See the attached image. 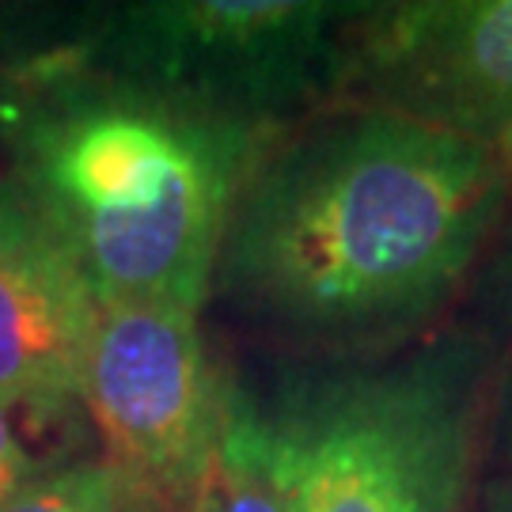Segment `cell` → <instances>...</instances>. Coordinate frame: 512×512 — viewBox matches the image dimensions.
<instances>
[{"instance_id": "obj_1", "label": "cell", "mask_w": 512, "mask_h": 512, "mask_svg": "<svg viewBox=\"0 0 512 512\" xmlns=\"http://www.w3.org/2000/svg\"><path fill=\"white\" fill-rule=\"evenodd\" d=\"M505 160L403 114L353 107L277 137L239 194L217 281L304 342H376L456 293L505 202Z\"/></svg>"}, {"instance_id": "obj_2", "label": "cell", "mask_w": 512, "mask_h": 512, "mask_svg": "<svg viewBox=\"0 0 512 512\" xmlns=\"http://www.w3.org/2000/svg\"><path fill=\"white\" fill-rule=\"evenodd\" d=\"M277 133L110 73H54L19 110L16 190L99 308L198 315L232 209Z\"/></svg>"}, {"instance_id": "obj_3", "label": "cell", "mask_w": 512, "mask_h": 512, "mask_svg": "<svg viewBox=\"0 0 512 512\" xmlns=\"http://www.w3.org/2000/svg\"><path fill=\"white\" fill-rule=\"evenodd\" d=\"M475 414L471 353L429 349L304 380L262 421L293 512H463Z\"/></svg>"}, {"instance_id": "obj_4", "label": "cell", "mask_w": 512, "mask_h": 512, "mask_svg": "<svg viewBox=\"0 0 512 512\" xmlns=\"http://www.w3.org/2000/svg\"><path fill=\"white\" fill-rule=\"evenodd\" d=\"M368 4L152 0L110 16L107 73L228 118L281 122L338 88L346 35Z\"/></svg>"}, {"instance_id": "obj_5", "label": "cell", "mask_w": 512, "mask_h": 512, "mask_svg": "<svg viewBox=\"0 0 512 512\" xmlns=\"http://www.w3.org/2000/svg\"><path fill=\"white\" fill-rule=\"evenodd\" d=\"M232 391L190 311L99 308L80 403L103 437V463L133 501L179 505L202 497Z\"/></svg>"}, {"instance_id": "obj_6", "label": "cell", "mask_w": 512, "mask_h": 512, "mask_svg": "<svg viewBox=\"0 0 512 512\" xmlns=\"http://www.w3.org/2000/svg\"><path fill=\"white\" fill-rule=\"evenodd\" d=\"M338 92L478 141L512 167V0L368 4Z\"/></svg>"}, {"instance_id": "obj_7", "label": "cell", "mask_w": 512, "mask_h": 512, "mask_svg": "<svg viewBox=\"0 0 512 512\" xmlns=\"http://www.w3.org/2000/svg\"><path fill=\"white\" fill-rule=\"evenodd\" d=\"M95 319L76 262L16 186H0V403L35 414L80 403Z\"/></svg>"}, {"instance_id": "obj_8", "label": "cell", "mask_w": 512, "mask_h": 512, "mask_svg": "<svg viewBox=\"0 0 512 512\" xmlns=\"http://www.w3.org/2000/svg\"><path fill=\"white\" fill-rule=\"evenodd\" d=\"M202 512H293L262 410L243 391H232L217 456L202 486Z\"/></svg>"}, {"instance_id": "obj_9", "label": "cell", "mask_w": 512, "mask_h": 512, "mask_svg": "<svg viewBox=\"0 0 512 512\" xmlns=\"http://www.w3.org/2000/svg\"><path fill=\"white\" fill-rule=\"evenodd\" d=\"M0 512H133V497L107 463L38 471Z\"/></svg>"}, {"instance_id": "obj_10", "label": "cell", "mask_w": 512, "mask_h": 512, "mask_svg": "<svg viewBox=\"0 0 512 512\" xmlns=\"http://www.w3.org/2000/svg\"><path fill=\"white\" fill-rule=\"evenodd\" d=\"M8 410H12V406L0 403V505L12 501V497L38 475L35 459H31V452H27V444L19 440Z\"/></svg>"}, {"instance_id": "obj_11", "label": "cell", "mask_w": 512, "mask_h": 512, "mask_svg": "<svg viewBox=\"0 0 512 512\" xmlns=\"http://www.w3.org/2000/svg\"><path fill=\"white\" fill-rule=\"evenodd\" d=\"M133 512H202V497H198V501H179V505H152V501H133Z\"/></svg>"}, {"instance_id": "obj_12", "label": "cell", "mask_w": 512, "mask_h": 512, "mask_svg": "<svg viewBox=\"0 0 512 512\" xmlns=\"http://www.w3.org/2000/svg\"><path fill=\"white\" fill-rule=\"evenodd\" d=\"M501 512H512V505H505V509H501Z\"/></svg>"}]
</instances>
